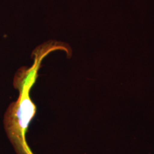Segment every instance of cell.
Returning <instances> with one entry per match:
<instances>
[{"instance_id": "1", "label": "cell", "mask_w": 154, "mask_h": 154, "mask_svg": "<svg viewBox=\"0 0 154 154\" xmlns=\"http://www.w3.org/2000/svg\"><path fill=\"white\" fill-rule=\"evenodd\" d=\"M38 69L33 64L31 68L20 69L15 77L14 86L19 88L21 94L18 101L12 105L13 118L16 119L13 122V131L17 130L15 133L17 135V149L20 150L21 154H32L25 142L24 134L36 113V106L30 99L29 91L36 80Z\"/></svg>"}]
</instances>
